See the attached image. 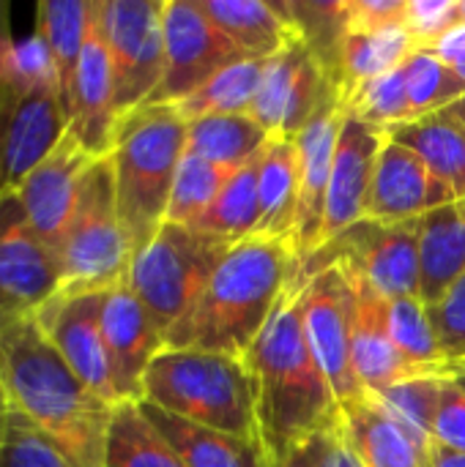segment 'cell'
<instances>
[{"instance_id": "cell-28", "label": "cell", "mask_w": 465, "mask_h": 467, "mask_svg": "<svg viewBox=\"0 0 465 467\" xmlns=\"http://www.w3.org/2000/svg\"><path fill=\"white\" fill-rule=\"evenodd\" d=\"M343 430L365 467H430L428 449H422L370 394L359 405L343 410Z\"/></svg>"}, {"instance_id": "cell-47", "label": "cell", "mask_w": 465, "mask_h": 467, "mask_svg": "<svg viewBox=\"0 0 465 467\" xmlns=\"http://www.w3.org/2000/svg\"><path fill=\"white\" fill-rule=\"evenodd\" d=\"M428 457H430V467H465L463 451L447 449V446H441V443H436V441L430 443Z\"/></svg>"}, {"instance_id": "cell-34", "label": "cell", "mask_w": 465, "mask_h": 467, "mask_svg": "<svg viewBox=\"0 0 465 467\" xmlns=\"http://www.w3.org/2000/svg\"><path fill=\"white\" fill-rule=\"evenodd\" d=\"M266 60H238L214 74L189 99L173 104L186 120L206 115H249Z\"/></svg>"}, {"instance_id": "cell-4", "label": "cell", "mask_w": 465, "mask_h": 467, "mask_svg": "<svg viewBox=\"0 0 465 467\" xmlns=\"http://www.w3.org/2000/svg\"><path fill=\"white\" fill-rule=\"evenodd\" d=\"M186 129L189 120L173 104H143L115 123L110 164L132 257L167 219L175 172L186 153Z\"/></svg>"}, {"instance_id": "cell-13", "label": "cell", "mask_w": 465, "mask_h": 467, "mask_svg": "<svg viewBox=\"0 0 465 467\" xmlns=\"http://www.w3.org/2000/svg\"><path fill=\"white\" fill-rule=\"evenodd\" d=\"M164 74L148 104H178L222 68L247 60L197 0H164Z\"/></svg>"}, {"instance_id": "cell-12", "label": "cell", "mask_w": 465, "mask_h": 467, "mask_svg": "<svg viewBox=\"0 0 465 467\" xmlns=\"http://www.w3.org/2000/svg\"><path fill=\"white\" fill-rule=\"evenodd\" d=\"M332 101H343L340 88L310 44L296 36L280 55L266 60L249 115L269 137H299Z\"/></svg>"}, {"instance_id": "cell-46", "label": "cell", "mask_w": 465, "mask_h": 467, "mask_svg": "<svg viewBox=\"0 0 465 467\" xmlns=\"http://www.w3.org/2000/svg\"><path fill=\"white\" fill-rule=\"evenodd\" d=\"M430 52H436L444 63H449L465 82V25H458L455 30H449Z\"/></svg>"}, {"instance_id": "cell-11", "label": "cell", "mask_w": 465, "mask_h": 467, "mask_svg": "<svg viewBox=\"0 0 465 467\" xmlns=\"http://www.w3.org/2000/svg\"><path fill=\"white\" fill-rule=\"evenodd\" d=\"M351 317L354 287L340 263L326 265L301 282L304 337L343 410L367 400V391L351 364Z\"/></svg>"}, {"instance_id": "cell-44", "label": "cell", "mask_w": 465, "mask_h": 467, "mask_svg": "<svg viewBox=\"0 0 465 467\" xmlns=\"http://www.w3.org/2000/svg\"><path fill=\"white\" fill-rule=\"evenodd\" d=\"M433 441L465 454V394L449 380V375L444 378L441 405L433 424Z\"/></svg>"}, {"instance_id": "cell-32", "label": "cell", "mask_w": 465, "mask_h": 467, "mask_svg": "<svg viewBox=\"0 0 465 467\" xmlns=\"http://www.w3.org/2000/svg\"><path fill=\"white\" fill-rule=\"evenodd\" d=\"M260 156L263 150L233 172V178L227 181L222 194L214 200V205L192 224L195 230L217 235L233 246L255 235L258 222H260V197H258Z\"/></svg>"}, {"instance_id": "cell-10", "label": "cell", "mask_w": 465, "mask_h": 467, "mask_svg": "<svg viewBox=\"0 0 465 467\" xmlns=\"http://www.w3.org/2000/svg\"><path fill=\"white\" fill-rule=\"evenodd\" d=\"M164 0H99V22L112 66L115 115L153 96L164 74Z\"/></svg>"}, {"instance_id": "cell-29", "label": "cell", "mask_w": 465, "mask_h": 467, "mask_svg": "<svg viewBox=\"0 0 465 467\" xmlns=\"http://www.w3.org/2000/svg\"><path fill=\"white\" fill-rule=\"evenodd\" d=\"M93 0H38L36 3V36L41 38L60 88V99L69 115L79 55L85 49L90 27Z\"/></svg>"}, {"instance_id": "cell-3", "label": "cell", "mask_w": 465, "mask_h": 467, "mask_svg": "<svg viewBox=\"0 0 465 467\" xmlns=\"http://www.w3.org/2000/svg\"><path fill=\"white\" fill-rule=\"evenodd\" d=\"M299 265L288 241L244 238L225 254L186 315L164 334V348L244 358L299 282Z\"/></svg>"}, {"instance_id": "cell-53", "label": "cell", "mask_w": 465, "mask_h": 467, "mask_svg": "<svg viewBox=\"0 0 465 467\" xmlns=\"http://www.w3.org/2000/svg\"><path fill=\"white\" fill-rule=\"evenodd\" d=\"M14 320H19V317H8L5 312H0V331H3V328H5L8 323H14Z\"/></svg>"}, {"instance_id": "cell-55", "label": "cell", "mask_w": 465, "mask_h": 467, "mask_svg": "<svg viewBox=\"0 0 465 467\" xmlns=\"http://www.w3.org/2000/svg\"><path fill=\"white\" fill-rule=\"evenodd\" d=\"M458 367H460V364H458ZM463 367H465V361H463Z\"/></svg>"}, {"instance_id": "cell-48", "label": "cell", "mask_w": 465, "mask_h": 467, "mask_svg": "<svg viewBox=\"0 0 465 467\" xmlns=\"http://www.w3.org/2000/svg\"><path fill=\"white\" fill-rule=\"evenodd\" d=\"M11 41H14V36H11V3L0 0V57Z\"/></svg>"}, {"instance_id": "cell-18", "label": "cell", "mask_w": 465, "mask_h": 467, "mask_svg": "<svg viewBox=\"0 0 465 467\" xmlns=\"http://www.w3.org/2000/svg\"><path fill=\"white\" fill-rule=\"evenodd\" d=\"M101 334L118 405L143 402V380L153 358L164 350V337L132 293L126 279L107 290L101 306Z\"/></svg>"}, {"instance_id": "cell-7", "label": "cell", "mask_w": 465, "mask_h": 467, "mask_svg": "<svg viewBox=\"0 0 465 467\" xmlns=\"http://www.w3.org/2000/svg\"><path fill=\"white\" fill-rule=\"evenodd\" d=\"M233 244L186 224L164 222L132 257L126 285L140 298L162 337L197 301Z\"/></svg>"}, {"instance_id": "cell-37", "label": "cell", "mask_w": 465, "mask_h": 467, "mask_svg": "<svg viewBox=\"0 0 465 467\" xmlns=\"http://www.w3.org/2000/svg\"><path fill=\"white\" fill-rule=\"evenodd\" d=\"M233 172H236L233 167L214 164V161L186 150L178 164V172H175L164 222L192 227L214 205V200L222 194V189L227 186Z\"/></svg>"}, {"instance_id": "cell-24", "label": "cell", "mask_w": 465, "mask_h": 467, "mask_svg": "<svg viewBox=\"0 0 465 467\" xmlns=\"http://www.w3.org/2000/svg\"><path fill=\"white\" fill-rule=\"evenodd\" d=\"M465 274V197L419 219V298L439 304Z\"/></svg>"}, {"instance_id": "cell-42", "label": "cell", "mask_w": 465, "mask_h": 467, "mask_svg": "<svg viewBox=\"0 0 465 467\" xmlns=\"http://www.w3.org/2000/svg\"><path fill=\"white\" fill-rule=\"evenodd\" d=\"M458 25H463L460 0H408L406 30L417 49H433Z\"/></svg>"}, {"instance_id": "cell-31", "label": "cell", "mask_w": 465, "mask_h": 467, "mask_svg": "<svg viewBox=\"0 0 465 467\" xmlns=\"http://www.w3.org/2000/svg\"><path fill=\"white\" fill-rule=\"evenodd\" d=\"M414 49L417 47L406 27L378 33H345L340 49V99L345 101L365 82L400 68Z\"/></svg>"}, {"instance_id": "cell-17", "label": "cell", "mask_w": 465, "mask_h": 467, "mask_svg": "<svg viewBox=\"0 0 465 467\" xmlns=\"http://www.w3.org/2000/svg\"><path fill=\"white\" fill-rule=\"evenodd\" d=\"M343 265V263H340ZM351 276L354 287V317H351V364L365 386L367 394L384 391L389 386L430 378V375H449V369L419 367L408 361L389 334V301L375 293L359 274L343 265Z\"/></svg>"}, {"instance_id": "cell-54", "label": "cell", "mask_w": 465, "mask_h": 467, "mask_svg": "<svg viewBox=\"0 0 465 467\" xmlns=\"http://www.w3.org/2000/svg\"><path fill=\"white\" fill-rule=\"evenodd\" d=\"M460 19H463L465 25V0H460Z\"/></svg>"}, {"instance_id": "cell-39", "label": "cell", "mask_w": 465, "mask_h": 467, "mask_svg": "<svg viewBox=\"0 0 465 467\" xmlns=\"http://www.w3.org/2000/svg\"><path fill=\"white\" fill-rule=\"evenodd\" d=\"M389 334L397 350L419 364V367H433V369H449L444 361V353L439 348L436 331L428 317V306L422 298H395L389 301Z\"/></svg>"}, {"instance_id": "cell-25", "label": "cell", "mask_w": 465, "mask_h": 467, "mask_svg": "<svg viewBox=\"0 0 465 467\" xmlns=\"http://www.w3.org/2000/svg\"><path fill=\"white\" fill-rule=\"evenodd\" d=\"M219 33L247 57L269 60L280 55L296 36V25L280 3L263 0H197Z\"/></svg>"}, {"instance_id": "cell-43", "label": "cell", "mask_w": 465, "mask_h": 467, "mask_svg": "<svg viewBox=\"0 0 465 467\" xmlns=\"http://www.w3.org/2000/svg\"><path fill=\"white\" fill-rule=\"evenodd\" d=\"M408 0H345L348 33H378L406 27Z\"/></svg>"}, {"instance_id": "cell-40", "label": "cell", "mask_w": 465, "mask_h": 467, "mask_svg": "<svg viewBox=\"0 0 465 467\" xmlns=\"http://www.w3.org/2000/svg\"><path fill=\"white\" fill-rule=\"evenodd\" d=\"M0 467H71L69 460L19 413H11L8 435L0 451Z\"/></svg>"}, {"instance_id": "cell-1", "label": "cell", "mask_w": 465, "mask_h": 467, "mask_svg": "<svg viewBox=\"0 0 465 467\" xmlns=\"http://www.w3.org/2000/svg\"><path fill=\"white\" fill-rule=\"evenodd\" d=\"M260 443L280 467L296 449L343 424V408L315 361L301 323V285L282 298L244 353Z\"/></svg>"}, {"instance_id": "cell-30", "label": "cell", "mask_w": 465, "mask_h": 467, "mask_svg": "<svg viewBox=\"0 0 465 467\" xmlns=\"http://www.w3.org/2000/svg\"><path fill=\"white\" fill-rule=\"evenodd\" d=\"M269 134L252 115H206L189 120L186 150L222 167H244L266 145Z\"/></svg>"}, {"instance_id": "cell-52", "label": "cell", "mask_w": 465, "mask_h": 467, "mask_svg": "<svg viewBox=\"0 0 465 467\" xmlns=\"http://www.w3.org/2000/svg\"><path fill=\"white\" fill-rule=\"evenodd\" d=\"M452 112H455V115H458V118L465 123V96L458 101V104H452Z\"/></svg>"}, {"instance_id": "cell-5", "label": "cell", "mask_w": 465, "mask_h": 467, "mask_svg": "<svg viewBox=\"0 0 465 467\" xmlns=\"http://www.w3.org/2000/svg\"><path fill=\"white\" fill-rule=\"evenodd\" d=\"M66 134L69 115L41 38L11 41L0 57V197L14 194Z\"/></svg>"}, {"instance_id": "cell-45", "label": "cell", "mask_w": 465, "mask_h": 467, "mask_svg": "<svg viewBox=\"0 0 465 467\" xmlns=\"http://www.w3.org/2000/svg\"><path fill=\"white\" fill-rule=\"evenodd\" d=\"M310 446H312L315 465L318 467H365L362 460L356 457V451L351 449L343 424L323 432V435H318V438H312Z\"/></svg>"}, {"instance_id": "cell-20", "label": "cell", "mask_w": 465, "mask_h": 467, "mask_svg": "<svg viewBox=\"0 0 465 467\" xmlns=\"http://www.w3.org/2000/svg\"><path fill=\"white\" fill-rule=\"evenodd\" d=\"M447 202H455V194L430 172V167L411 148L386 140L365 200V219L384 224L414 222Z\"/></svg>"}, {"instance_id": "cell-38", "label": "cell", "mask_w": 465, "mask_h": 467, "mask_svg": "<svg viewBox=\"0 0 465 467\" xmlns=\"http://www.w3.org/2000/svg\"><path fill=\"white\" fill-rule=\"evenodd\" d=\"M343 109L354 115L356 120L375 126L386 131L389 126L408 123L411 120V107H408V90H406V74L403 66L381 74L370 82H365L356 93H351L343 101Z\"/></svg>"}, {"instance_id": "cell-50", "label": "cell", "mask_w": 465, "mask_h": 467, "mask_svg": "<svg viewBox=\"0 0 465 467\" xmlns=\"http://www.w3.org/2000/svg\"><path fill=\"white\" fill-rule=\"evenodd\" d=\"M11 402L5 397V389L0 383V451H3V443H5V435H8V424H11Z\"/></svg>"}, {"instance_id": "cell-49", "label": "cell", "mask_w": 465, "mask_h": 467, "mask_svg": "<svg viewBox=\"0 0 465 467\" xmlns=\"http://www.w3.org/2000/svg\"><path fill=\"white\" fill-rule=\"evenodd\" d=\"M280 467H318L315 465V454H312V446L310 443H304L301 449H296L285 462Z\"/></svg>"}, {"instance_id": "cell-33", "label": "cell", "mask_w": 465, "mask_h": 467, "mask_svg": "<svg viewBox=\"0 0 465 467\" xmlns=\"http://www.w3.org/2000/svg\"><path fill=\"white\" fill-rule=\"evenodd\" d=\"M104 467H186L159 438L137 405L123 402L112 413Z\"/></svg>"}, {"instance_id": "cell-21", "label": "cell", "mask_w": 465, "mask_h": 467, "mask_svg": "<svg viewBox=\"0 0 465 467\" xmlns=\"http://www.w3.org/2000/svg\"><path fill=\"white\" fill-rule=\"evenodd\" d=\"M115 90H112V66L99 22V0H93L90 27L85 49L79 55L71 107H69V134L96 159L110 156L115 137Z\"/></svg>"}, {"instance_id": "cell-14", "label": "cell", "mask_w": 465, "mask_h": 467, "mask_svg": "<svg viewBox=\"0 0 465 467\" xmlns=\"http://www.w3.org/2000/svg\"><path fill=\"white\" fill-rule=\"evenodd\" d=\"M107 290L96 293H69L58 290L36 315V326L71 367V372L104 402L118 405L107 345L101 334V306Z\"/></svg>"}, {"instance_id": "cell-35", "label": "cell", "mask_w": 465, "mask_h": 467, "mask_svg": "<svg viewBox=\"0 0 465 467\" xmlns=\"http://www.w3.org/2000/svg\"><path fill=\"white\" fill-rule=\"evenodd\" d=\"M447 375H430V378H414L397 386H389L384 391L370 394V400L386 410L422 449H430L433 443V424L441 405Z\"/></svg>"}, {"instance_id": "cell-23", "label": "cell", "mask_w": 465, "mask_h": 467, "mask_svg": "<svg viewBox=\"0 0 465 467\" xmlns=\"http://www.w3.org/2000/svg\"><path fill=\"white\" fill-rule=\"evenodd\" d=\"M137 408L186 467H274L260 441L197 427L148 402H140Z\"/></svg>"}, {"instance_id": "cell-36", "label": "cell", "mask_w": 465, "mask_h": 467, "mask_svg": "<svg viewBox=\"0 0 465 467\" xmlns=\"http://www.w3.org/2000/svg\"><path fill=\"white\" fill-rule=\"evenodd\" d=\"M403 74L411 120L449 109L465 96V82L458 77V71L430 49H414L403 63Z\"/></svg>"}, {"instance_id": "cell-51", "label": "cell", "mask_w": 465, "mask_h": 467, "mask_svg": "<svg viewBox=\"0 0 465 467\" xmlns=\"http://www.w3.org/2000/svg\"><path fill=\"white\" fill-rule=\"evenodd\" d=\"M449 380L460 389L465 394V367L460 364V367H449Z\"/></svg>"}, {"instance_id": "cell-26", "label": "cell", "mask_w": 465, "mask_h": 467, "mask_svg": "<svg viewBox=\"0 0 465 467\" xmlns=\"http://www.w3.org/2000/svg\"><path fill=\"white\" fill-rule=\"evenodd\" d=\"M260 222L258 238H277L293 246L299 213V148L296 137H271L258 170Z\"/></svg>"}, {"instance_id": "cell-41", "label": "cell", "mask_w": 465, "mask_h": 467, "mask_svg": "<svg viewBox=\"0 0 465 467\" xmlns=\"http://www.w3.org/2000/svg\"><path fill=\"white\" fill-rule=\"evenodd\" d=\"M430 326L449 367L465 361V274L447 290V296L428 306Z\"/></svg>"}, {"instance_id": "cell-9", "label": "cell", "mask_w": 465, "mask_h": 467, "mask_svg": "<svg viewBox=\"0 0 465 467\" xmlns=\"http://www.w3.org/2000/svg\"><path fill=\"white\" fill-rule=\"evenodd\" d=\"M343 263L386 301L419 298V219L384 224L362 219L323 244L299 265V282Z\"/></svg>"}, {"instance_id": "cell-6", "label": "cell", "mask_w": 465, "mask_h": 467, "mask_svg": "<svg viewBox=\"0 0 465 467\" xmlns=\"http://www.w3.org/2000/svg\"><path fill=\"white\" fill-rule=\"evenodd\" d=\"M143 402L197 427L260 441L244 358L164 348L145 372Z\"/></svg>"}, {"instance_id": "cell-2", "label": "cell", "mask_w": 465, "mask_h": 467, "mask_svg": "<svg viewBox=\"0 0 465 467\" xmlns=\"http://www.w3.org/2000/svg\"><path fill=\"white\" fill-rule=\"evenodd\" d=\"M0 383L30 427H36L71 467H104L115 408L96 397L49 345L33 317L0 331Z\"/></svg>"}, {"instance_id": "cell-8", "label": "cell", "mask_w": 465, "mask_h": 467, "mask_svg": "<svg viewBox=\"0 0 465 467\" xmlns=\"http://www.w3.org/2000/svg\"><path fill=\"white\" fill-rule=\"evenodd\" d=\"M132 249L121 227L110 156L96 159L82 181L79 200L58 252L60 290H112L129 274Z\"/></svg>"}, {"instance_id": "cell-27", "label": "cell", "mask_w": 465, "mask_h": 467, "mask_svg": "<svg viewBox=\"0 0 465 467\" xmlns=\"http://www.w3.org/2000/svg\"><path fill=\"white\" fill-rule=\"evenodd\" d=\"M386 140L411 148L430 172L455 194V200L465 197V123L449 109L425 115L419 120L389 126Z\"/></svg>"}, {"instance_id": "cell-16", "label": "cell", "mask_w": 465, "mask_h": 467, "mask_svg": "<svg viewBox=\"0 0 465 467\" xmlns=\"http://www.w3.org/2000/svg\"><path fill=\"white\" fill-rule=\"evenodd\" d=\"M93 161L96 156H90L71 134H66L63 142L14 192L27 224L55 252V257L60 252L79 200L82 181Z\"/></svg>"}, {"instance_id": "cell-19", "label": "cell", "mask_w": 465, "mask_h": 467, "mask_svg": "<svg viewBox=\"0 0 465 467\" xmlns=\"http://www.w3.org/2000/svg\"><path fill=\"white\" fill-rule=\"evenodd\" d=\"M343 120H345L343 101H332L296 137L299 213H296V230H293V252H296L299 263H304L310 254H315L323 244L326 194H329L332 164H334Z\"/></svg>"}, {"instance_id": "cell-22", "label": "cell", "mask_w": 465, "mask_h": 467, "mask_svg": "<svg viewBox=\"0 0 465 467\" xmlns=\"http://www.w3.org/2000/svg\"><path fill=\"white\" fill-rule=\"evenodd\" d=\"M386 142V134L375 126H367L345 112L337 153L332 164V181L326 194V219H323V244L365 219V200L373 183L378 153ZM321 244V246H323Z\"/></svg>"}, {"instance_id": "cell-15", "label": "cell", "mask_w": 465, "mask_h": 467, "mask_svg": "<svg viewBox=\"0 0 465 467\" xmlns=\"http://www.w3.org/2000/svg\"><path fill=\"white\" fill-rule=\"evenodd\" d=\"M58 290L55 252L33 233L16 194L0 197V312L33 317Z\"/></svg>"}]
</instances>
